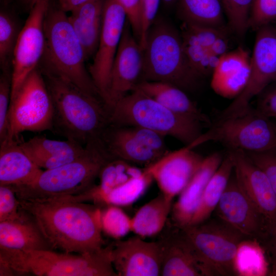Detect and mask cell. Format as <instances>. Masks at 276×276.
<instances>
[{"mask_svg":"<svg viewBox=\"0 0 276 276\" xmlns=\"http://www.w3.org/2000/svg\"><path fill=\"white\" fill-rule=\"evenodd\" d=\"M18 201L53 250L86 254L104 247L101 210L96 206L68 198Z\"/></svg>","mask_w":276,"mask_h":276,"instance_id":"1","label":"cell"},{"mask_svg":"<svg viewBox=\"0 0 276 276\" xmlns=\"http://www.w3.org/2000/svg\"><path fill=\"white\" fill-rule=\"evenodd\" d=\"M51 97L54 126L67 139L86 145L101 139L109 110L99 97L39 67Z\"/></svg>","mask_w":276,"mask_h":276,"instance_id":"2","label":"cell"},{"mask_svg":"<svg viewBox=\"0 0 276 276\" xmlns=\"http://www.w3.org/2000/svg\"><path fill=\"white\" fill-rule=\"evenodd\" d=\"M85 153L76 159L42 171L31 184L12 186L18 199L39 200L75 197L94 185L106 163L112 157L101 139L86 145Z\"/></svg>","mask_w":276,"mask_h":276,"instance_id":"3","label":"cell"},{"mask_svg":"<svg viewBox=\"0 0 276 276\" xmlns=\"http://www.w3.org/2000/svg\"><path fill=\"white\" fill-rule=\"evenodd\" d=\"M43 27L45 49L40 67L100 98L86 68L83 47L66 12L58 6L50 5Z\"/></svg>","mask_w":276,"mask_h":276,"instance_id":"4","label":"cell"},{"mask_svg":"<svg viewBox=\"0 0 276 276\" xmlns=\"http://www.w3.org/2000/svg\"><path fill=\"white\" fill-rule=\"evenodd\" d=\"M0 261L17 273L38 276H118L111 260V245L86 254L54 250L13 251L0 249Z\"/></svg>","mask_w":276,"mask_h":276,"instance_id":"5","label":"cell"},{"mask_svg":"<svg viewBox=\"0 0 276 276\" xmlns=\"http://www.w3.org/2000/svg\"><path fill=\"white\" fill-rule=\"evenodd\" d=\"M109 121L116 126L149 129L165 136H172L186 146L199 137L204 125L170 110L137 88L110 109Z\"/></svg>","mask_w":276,"mask_h":276,"instance_id":"6","label":"cell"},{"mask_svg":"<svg viewBox=\"0 0 276 276\" xmlns=\"http://www.w3.org/2000/svg\"><path fill=\"white\" fill-rule=\"evenodd\" d=\"M142 77V81L168 83L183 90L197 85L200 77L189 64L180 33L165 20H155L149 30Z\"/></svg>","mask_w":276,"mask_h":276,"instance_id":"7","label":"cell"},{"mask_svg":"<svg viewBox=\"0 0 276 276\" xmlns=\"http://www.w3.org/2000/svg\"><path fill=\"white\" fill-rule=\"evenodd\" d=\"M181 229L193 249L202 276L236 275L237 248L247 238L218 218Z\"/></svg>","mask_w":276,"mask_h":276,"instance_id":"8","label":"cell"},{"mask_svg":"<svg viewBox=\"0 0 276 276\" xmlns=\"http://www.w3.org/2000/svg\"><path fill=\"white\" fill-rule=\"evenodd\" d=\"M219 142L228 150L248 152L267 151L276 147V123L256 109L233 116L219 118L190 145L192 149L209 142Z\"/></svg>","mask_w":276,"mask_h":276,"instance_id":"9","label":"cell"},{"mask_svg":"<svg viewBox=\"0 0 276 276\" xmlns=\"http://www.w3.org/2000/svg\"><path fill=\"white\" fill-rule=\"evenodd\" d=\"M54 117L52 100L38 67L11 99L7 135L4 142L16 140L23 132L51 130L54 127Z\"/></svg>","mask_w":276,"mask_h":276,"instance_id":"10","label":"cell"},{"mask_svg":"<svg viewBox=\"0 0 276 276\" xmlns=\"http://www.w3.org/2000/svg\"><path fill=\"white\" fill-rule=\"evenodd\" d=\"M257 31L247 83L240 94L222 111L219 118L247 110L251 100L276 81V28L269 25Z\"/></svg>","mask_w":276,"mask_h":276,"instance_id":"11","label":"cell"},{"mask_svg":"<svg viewBox=\"0 0 276 276\" xmlns=\"http://www.w3.org/2000/svg\"><path fill=\"white\" fill-rule=\"evenodd\" d=\"M50 0H38L21 28L13 55L11 97L39 66L45 49L44 20Z\"/></svg>","mask_w":276,"mask_h":276,"instance_id":"12","label":"cell"},{"mask_svg":"<svg viewBox=\"0 0 276 276\" xmlns=\"http://www.w3.org/2000/svg\"><path fill=\"white\" fill-rule=\"evenodd\" d=\"M127 19L126 12L118 0H105L99 44L88 70L106 105L112 66Z\"/></svg>","mask_w":276,"mask_h":276,"instance_id":"13","label":"cell"},{"mask_svg":"<svg viewBox=\"0 0 276 276\" xmlns=\"http://www.w3.org/2000/svg\"><path fill=\"white\" fill-rule=\"evenodd\" d=\"M214 212L218 218L245 237L259 242L272 229L265 218L240 189L233 174Z\"/></svg>","mask_w":276,"mask_h":276,"instance_id":"14","label":"cell"},{"mask_svg":"<svg viewBox=\"0 0 276 276\" xmlns=\"http://www.w3.org/2000/svg\"><path fill=\"white\" fill-rule=\"evenodd\" d=\"M143 51L127 19L112 64L106 106L109 110L133 90L142 78Z\"/></svg>","mask_w":276,"mask_h":276,"instance_id":"15","label":"cell"},{"mask_svg":"<svg viewBox=\"0 0 276 276\" xmlns=\"http://www.w3.org/2000/svg\"><path fill=\"white\" fill-rule=\"evenodd\" d=\"M204 157L188 146L169 151L145 167L160 193L169 201L184 189L200 166Z\"/></svg>","mask_w":276,"mask_h":276,"instance_id":"16","label":"cell"},{"mask_svg":"<svg viewBox=\"0 0 276 276\" xmlns=\"http://www.w3.org/2000/svg\"><path fill=\"white\" fill-rule=\"evenodd\" d=\"M110 245L112 263L118 276L160 275L162 254L158 241L147 242L136 236Z\"/></svg>","mask_w":276,"mask_h":276,"instance_id":"17","label":"cell"},{"mask_svg":"<svg viewBox=\"0 0 276 276\" xmlns=\"http://www.w3.org/2000/svg\"><path fill=\"white\" fill-rule=\"evenodd\" d=\"M228 151L232 155L238 185L272 228L276 225V194L267 176L245 152Z\"/></svg>","mask_w":276,"mask_h":276,"instance_id":"18","label":"cell"},{"mask_svg":"<svg viewBox=\"0 0 276 276\" xmlns=\"http://www.w3.org/2000/svg\"><path fill=\"white\" fill-rule=\"evenodd\" d=\"M223 158L219 152L204 157L200 166L172 205L170 213L172 225L181 229L189 225L208 183Z\"/></svg>","mask_w":276,"mask_h":276,"instance_id":"19","label":"cell"},{"mask_svg":"<svg viewBox=\"0 0 276 276\" xmlns=\"http://www.w3.org/2000/svg\"><path fill=\"white\" fill-rule=\"evenodd\" d=\"M250 59L248 52L241 47L221 56L212 74L213 90L223 98H236L247 83Z\"/></svg>","mask_w":276,"mask_h":276,"instance_id":"20","label":"cell"},{"mask_svg":"<svg viewBox=\"0 0 276 276\" xmlns=\"http://www.w3.org/2000/svg\"><path fill=\"white\" fill-rule=\"evenodd\" d=\"M158 241L162 254L160 275L202 276L193 249L181 228L173 225L170 234Z\"/></svg>","mask_w":276,"mask_h":276,"instance_id":"21","label":"cell"},{"mask_svg":"<svg viewBox=\"0 0 276 276\" xmlns=\"http://www.w3.org/2000/svg\"><path fill=\"white\" fill-rule=\"evenodd\" d=\"M25 152L40 168L45 170L69 163L83 155L86 146L73 140H56L35 136L20 143Z\"/></svg>","mask_w":276,"mask_h":276,"instance_id":"22","label":"cell"},{"mask_svg":"<svg viewBox=\"0 0 276 276\" xmlns=\"http://www.w3.org/2000/svg\"><path fill=\"white\" fill-rule=\"evenodd\" d=\"M42 171L16 140L1 143L0 185L27 186Z\"/></svg>","mask_w":276,"mask_h":276,"instance_id":"23","label":"cell"},{"mask_svg":"<svg viewBox=\"0 0 276 276\" xmlns=\"http://www.w3.org/2000/svg\"><path fill=\"white\" fill-rule=\"evenodd\" d=\"M21 211V216L17 219L0 221V249L53 250L33 219Z\"/></svg>","mask_w":276,"mask_h":276,"instance_id":"24","label":"cell"},{"mask_svg":"<svg viewBox=\"0 0 276 276\" xmlns=\"http://www.w3.org/2000/svg\"><path fill=\"white\" fill-rule=\"evenodd\" d=\"M105 2V0H88L73 9L68 16L87 60L95 56L98 47Z\"/></svg>","mask_w":276,"mask_h":276,"instance_id":"25","label":"cell"},{"mask_svg":"<svg viewBox=\"0 0 276 276\" xmlns=\"http://www.w3.org/2000/svg\"><path fill=\"white\" fill-rule=\"evenodd\" d=\"M135 88L174 112L195 119L209 127L212 125L209 118L198 108L184 90L174 85L143 80Z\"/></svg>","mask_w":276,"mask_h":276,"instance_id":"26","label":"cell"},{"mask_svg":"<svg viewBox=\"0 0 276 276\" xmlns=\"http://www.w3.org/2000/svg\"><path fill=\"white\" fill-rule=\"evenodd\" d=\"M105 146L112 158L145 167L163 156L137 141L128 126H118L113 129L107 136Z\"/></svg>","mask_w":276,"mask_h":276,"instance_id":"27","label":"cell"},{"mask_svg":"<svg viewBox=\"0 0 276 276\" xmlns=\"http://www.w3.org/2000/svg\"><path fill=\"white\" fill-rule=\"evenodd\" d=\"M144 171L123 160L112 158L101 170L99 183L94 185L80 196V199L90 200L101 204L103 198L112 190L130 179L141 175Z\"/></svg>","mask_w":276,"mask_h":276,"instance_id":"28","label":"cell"},{"mask_svg":"<svg viewBox=\"0 0 276 276\" xmlns=\"http://www.w3.org/2000/svg\"><path fill=\"white\" fill-rule=\"evenodd\" d=\"M172 205L173 201L160 193L141 206L131 218V232L141 238L158 235L166 225Z\"/></svg>","mask_w":276,"mask_h":276,"instance_id":"29","label":"cell"},{"mask_svg":"<svg viewBox=\"0 0 276 276\" xmlns=\"http://www.w3.org/2000/svg\"><path fill=\"white\" fill-rule=\"evenodd\" d=\"M233 170V159L231 152L228 151L208 183L189 225L201 223L210 218L226 187Z\"/></svg>","mask_w":276,"mask_h":276,"instance_id":"30","label":"cell"},{"mask_svg":"<svg viewBox=\"0 0 276 276\" xmlns=\"http://www.w3.org/2000/svg\"><path fill=\"white\" fill-rule=\"evenodd\" d=\"M178 11L183 22L218 28L224 24L220 0H179Z\"/></svg>","mask_w":276,"mask_h":276,"instance_id":"31","label":"cell"},{"mask_svg":"<svg viewBox=\"0 0 276 276\" xmlns=\"http://www.w3.org/2000/svg\"><path fill=\"white\" fill-rule=\"evenodd\" d=\"M236 275L264 276L269 274V263L261 244L245 238L239 243L234 261Z\"/></svg>","mask_w":276,"mask_h":276,"instance_id":"32","label":"cell"},{"mask_svg":"<svg viewBox=\"0 0 276 276\" xmlns=\"http://www.w3.org/2000/svg\"><path fill=\"white\" fill-rule=\"evenodd\" d=\"M153 180L144 169L141 175L130 179L110 192L103 198L101 204L129 206L144 194Z\"/></svg>","mask_w":276,"mask_h":276,"instance_id":"33","label":"cell"},{"mask_svg":"<svg viewBox=\"0 0 276 276\" xmlns=\"http://www.w3.org/2000/svg\"><path fill=\"white\" fill-rule=\"evenodd\" d=\"M19 23L10 12H0V63L2 71H11L14 50L21 31Z\"/></svg>","mask_w":276,"mask_h":276,"instance_id":"34","label":"cell"},{"mask_svg":"<svg viewBox=\"0 0 276 276\" xmlns=\"http://www.w3.org/2000/svg\"><path fill=\"white\" fill-rule=\"evenodd\" d=\"M180 35L183 43L210 49L218 39L225 36L222 28L182 21Z\"/></svg>","mask_w":276,"mask_h":276,"instance_id":"35","label":"cell"},{"mask_svg":"<svg viewBox=\"0 0 276 276\" xmlns=\"http://www.w3.org/2000/svg\"><path fill=\"white\" fill-rule=\"evenodd\" d=\"M220 1L232 29L239 37L243 36L249 28L253 0Z\"/></svg>","mask_w":276,"mask_h":276,"instance_id":"36","label":"cell"},{"mask_svg":"<svg viewBox=\"0 0 276 276\" xmlns=\"http://www.w3.org/2000/svg\"><path fill=\"white\" fill-rule=\"evenodd\" d=\"M131 218L118 206L109 205L101 211L102 231L119 240L131 232Z\"/></svg>","mask_w":276,"mask_h":276,"instance_id":"37","label":"cell"},{"mask_svg":"<svg viewBox=\"0 0 276 276\" xmlns=\"http://www.w3.org/2000/svg\"><path fill=\"white\" fill-rule=\"evenodd\" d=\"M184 52L189 64L200 77L212 74L219 58L209 48L183 43Z\"/></svg>","mask_w":276,"mask_h":276,"instance_id":"38","label":"cell"},{"mask_svg":"<svg viewBox=\"0 0 276 276\" xmlns=\"http://www.w3.org/2000/svg\"><path fill=\"white\" fill-rule=\"evenodd\" d=\"M276 21V0H253L249 28L258 30Z\"/></svg>","mask_w":276,"mask_h":276,"instance_id":"39","label":"cell"},{"mask_svg":"<svg viewBox=\"0 0 276 276\" xmlns=\"http://www.w3.org/2000/svg\"><path fill=\"white\" fill-rule=\"evenodd\" d=\"M11 71H2L0 78V142L7 137L11 97Z\"/></svg>","mask_w":276,"mask_h":276,"instance_id":"40","label":"cell"},{"mask_svg":"<svg viewBox=\"0 0 276 276\" xmlns=\"http://www.w3.org/2000/svg\"><path fill=\"white\" fill-rule=\"evenodd\" d=\"M21 214L18 199L12 187L0 185V221L17 219Z\"/></svg>","mask_w":276,"mask_h":276,"instance_id":"41","label":"cell"},{"mask_svg":"<svg viewBox=\"0 0 276 276\" xmlns=\"http://www.w3.org/2000/svg\"><path fill=\"white\" fill-rule=\"evenodd\" d=\"M245 153L265 173L276 194V147L262 152Z\"/></svg>","mask_w":276,"mask_h":276,"instance_id":"42","label":"cell"},{"mask_svg":"<svg viewBox=\"0 0 276 276\" xmlns=\"http://www.w3.org/2000/svg\"><path fill=\"white\" fill-rule=\"evenodd\" d=\"M128 127L132 136L146 147L162 156L169 152L166 145L165 136L145 128Z\"/></svg>","mask_w":276,"mask_h":276,"instance_id":"43","label":"cell"},{"mask_svg":"<svg viewBox=\"0 0 276 276\" xmlns=\"http://www.w3.org/2000/svg\"><path fill=\"white\" fill-rule=\"evenodd\" d=\"M124 8L133 34L139 42L141 38L143 0H118Z\"/></svg>","mask_w":276,"mask_h":276,"instance_id":"44","label":"cell"},{"mask_svg":"<svg viewBox=\"0 0 276 276\" xmlns=\"http://www.w3.org/2000/svg\"><path fill=\"white\" fill-rule=\"evenodd\" d=\"M256 109L276 122V84L267 87L259 95Z\"/></svg>","mask_w":276,"mask_h":276,"instance_id":"45","label":"cell"},{"mask_svg":"<svg viewBox=\"0 0 276 276\" xmlns=\"http://www.w3.org/2000/svg\"><path fill=\"white\" fill-rule=\"evenodd\" d=\"M260 243L269 263V275H276V225Z\"/></svg>","mask_w":276,"mask_h":276,"instance_id":"46","label":"cell"},{"mask_svg":"<svg viewBox=\"0 0 276 276\" xmlns=\"http://www.w3.org/2000/svg\"><path fill=\"white\" fill-rule=\"evenodd\" d=\"M160 0H143L142 23L146 27L155 20Z\"/></svg>","mask_w":276,"mask_h":276,"instance_id":"47","label":"cell"},{"mask_svg":"<svg viewBox=\"0 0 276 276\" xmlns=\"http://www.w3.org/2000/svg\"><path fill=\"white\" fill-rule=\"evenodd\" d=\"M88 0H58V7L66 12H71L73 9Z\"/></svg>","mask_w":276,"mask_h":276,"instance_id":"48","label":"cell"},{"mask_svg":"<svg viewBox=\"0 0 276 276\" xmlns=\"http://www.w3.org/2000/svg\"><path fill=\"white\" fill-rule=\"evenodd\" d=\"M38 0H21V1L27 6V7L30 9L34 6Z\"/></svg>","mask_w":276,"mask_h":276,"instance_id":"49","label":"cell"},{"mask_svg":"<svg viewBox=\"0 0 276 276\" xmlns=\"http://www.w3.org/2000/svg\"><path fill=\"white\" fill-rule=\"evenodd\" d=\"M163 2L167 5H171L176 2L177 0H162Z\"/></svg>","mask_w":276,"mask_h":276,"instance_id":"50","label":"cell"},{"mask_svg":"<svg viewBox=\"0 0 276 276\" xmlns=\"http://www.w3.org/2000/svg\"><path fill=\"white\" fill-rule=\"evenodd\" d=\"M276 123V122H275Z\"/></svg>","mask_w":276,"mask_h":276,"instance_id":"51","label":"cell"}]
</instances>
